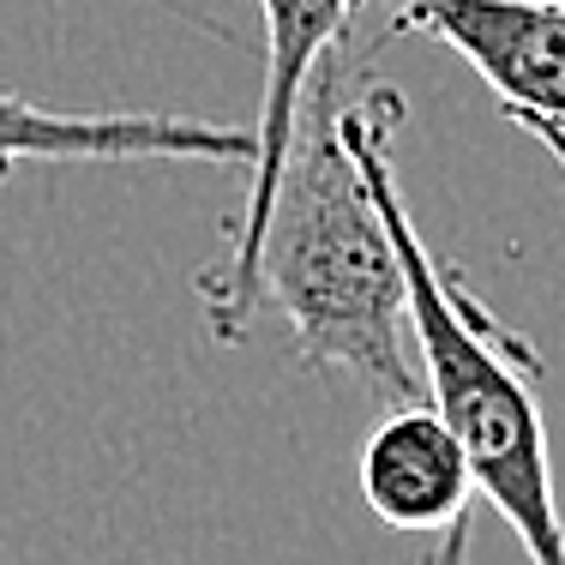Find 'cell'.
I'll use <instances>...</instances> for the list:
<instances>
[{
  "mask_svg": "<svg viewBox=\"0 0 565 565\" xmlns=\"http://www.w3.org/2000/svg\"><path fill=\"white\" fill-rule=\"evenodd\" d=\"M392 31L434 36L457 49L505 120H554L565 127V7L559 0H380Z\"/></svg>",
  "mask_w": 565,
  "mask_h": 565,
  "instance_id": "cell-4",
  "label": "cell"
},
{
  "mask_svg": "<svg viewBox=\"0 0 565 565\" xmlns=\"http://www.w3.org/2000/svg\"><path fill=\"white\" fill-rule=\"evenodd\" d=\"M24 163H253V127L193 115H85L0 90V186Z\"/></svg>",
  "mask_w": 565,
  "mask_h": 565,
  "instance_id": "cell-5",
  "label": "cell"
},
{
  "mask_svg": "<svg viewBox=\"0 0 565 565\" xmlns=\"http://www.w3.org/2000/svg\"><path fill=\"white\" fill-rule=\"evenodd\" d=\"M259 313L277 307L307 367L349 373L367 392L415 403L422 367L409 361V289L397 241L367 174L338 132V61L319 66L259 228L253 259Z\"/></svg>",
  "mask_w": 565,
  "mask_h": 565,
  "instance_id": "cell-2",
  "label": "cell"
},
{
  "mask_svg": "<svg viewBox=\"0 0 565 565\" xmlns=\"http://www.w3.org/2000/svg\"><path fill=\"white\" fill-rule=\"evenodd\" d=\"M397 127L403 97L392 85H367L338 97V132L349 157L367 174L385 228L397 241L403 289H409V343L422 355V392L434 397L439 422L463 446L469 481L500 518L518 530L530 565H565V518L554 493V457H547V422L535 403V349L469 289L457 265L427 253L409 199L397 186Z\"/></svg>",
  "mask_w": 565,
  "mask_h": 565,
  "instance_id": "cell-1",
  "label": "cell"
},
{
  "mask_svg": "<svg viewBox=\"0 0 565 565\" xmlns=\"http://www.w3.org/2000/svg\"><path fill=\"white\" fill-rule=\"evenodd\" d=\"M361 0H259L265 19V90L259 115H253V163H247V205L228 223L223 259L199 271V307H205V331L217 343H247L259 326V289H253V259H259V228L271 211L282 151L295 139L301 103L313 90L319 66L338 61L349 24H355Z\"/></svg>",
  "mask_w": 565,
  "mask_h": 565,
  "instance_id": "cell-3",
  "label": "cell"
},
{
  "mask_svg": "<svg viewBox=\"0 0 565 565\" xmlns=\"http://www.w3.org/2000/svg\"><path fill=\"white\" fill-rule=\"evenodd\" d=\"M518 127L530 132V139H542V151L554 157L559 174H565V127H554V120H518Z\"/></svg>",
  "mask_w": 565,
  "mask_h": 565,
  "instance_id": "cell-7",
  "label": "cell"
},
{
  "mask_svg": "<svg viewBox=\"0 0 565 565\" xmlns=\"http://www.w3.org/2000/svg\"><path fill=\"white\" fill-rule=\"evenodd\" d=\"M559 7H565V0H559Z\"/></svg>",
  "mask_w": 565,
  "mask_h": 565,
  "instance_id": "cell-8",
  "label": "cell"
},
{
  "mask_svg": "<svg viewBox=\"0 0 565 565\" xmlns=\"http://www.w3.org/2000/svg\"><path fill=\"white\" fill-rule=\"evenodd\" d=\"M361 500L392 530H422V535L446 530L439 565H463L476 481H469L463 446L451 439L434 403L422 397L392 403V415L367 434V446H361Z\"/></svg>",
  "mask_w": 565,
  "mask_h": 565,
  "instance_id": "cell-6",
  "label": "cell"
}]
</instances>
